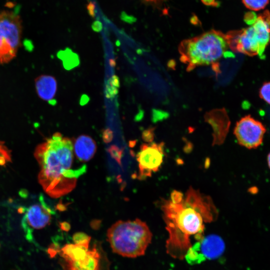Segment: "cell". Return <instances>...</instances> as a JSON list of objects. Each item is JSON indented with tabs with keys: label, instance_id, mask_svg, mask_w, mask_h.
I'll return each instance as SVG.
<instances>
[{
	"label": "cell",
	"instance_id": "cell-1",
	"mask_svg": "<svg viewBox=\"0 0 270 270\" xmlns=\"http://www.w3.org/2000/svg\"><path fill=\"white\" fill-rule=\"evenodd\" d=\"M164 218L168 237L166 242V252L176 259L183 260L192 246L190 238L197 241L203 238L204 222L216 218L208 200L198 191L191 188L186 197L174 190L170 199L162 205Z\"/></svg>",
	"mask_w": 270,
	"mask_h": 270
},
{
	"label": "cell",
	"instance_id": "cell-2",
	"mask_svg": "<svg viewBox=\"0 0 270 270\" xmlns=\"http://www.w3.org/2000/svg\"><path fill=\"white\" fill-rule=\"evenodd\" d=\"M34 156L40 167L38 181L53 198L70 192L76 186L77 178L86 171V165L72 168V142L58 132L37 146Z\"/></svg>",
	"mask_w": 270,
	"mask_h": 270
},
{
	"label": "cell",
	"instance_id": "cell-3",
	"mask_svg": "<svg viewBox=\"0 0 270 270\" xmlns=\"http://www.w3.org/2000/svg\"><path fill=\"white\" fill-rule=\"evenodd\" d=\"M229 49L226 34L212 30L184 40L178 51L180 61L190 70L202 66L212 65L215 68L216 66L217 68V62L230 53Z\"/></svg>",
	"mask_w": 270,
	"mask_h": 270
},
{
	"label": "cell",
	"instance_id": "cell-4",
	"mask_svg": "<svg viewBox=\"0 0 270 270\" xmlns=\"http://www.w3.org/2000/svg\"><path fill=\"white\" fill-rule=\"evenodd\" d=\"M106 235L114 252L132 258L144 254L152 236L146 224L138 218L116 222Z\"/></svg>",
	"mask_w": 270,
	"mask_h": 270
},
{
	"label": "cell",
	"instance_id": "cell-5",
	"mask_svg": "<svg viewBox=\"0 0 270 270\" xmlns=\"http://www.w3.org/2000/svg\"><path fill=\"white\" fill-rule=\"evenodd\" d=\"M229 48L249 56L260 55L270 43V28L256 22L250 27L226 34Z\"/></svg>",
	"mask_w": 270,
	"mask_h": 270
},
{
	"label": "cell",
	"instance_id": "cell-6",
	"mask_svg": "<svg viewBox=\"0 0 270 270\" xmlns=\"http://www.w3.org/2000/svg\"><path fill=\"white\" fill-rule=\"evenodd\" d=\"M266 128L262 124L248 115L236 124L234 133L238 144L248 149H255L263 142Z\"/></svg>",
	"mask_w": 270,
	"mask_h": 270
},
{
	"label": "cell",
	"instance_id": "cell-7",
	"mask_svg": "<svg viewBox=\"0 0 270 270\" xmlns=\"http://www.w3.org/2000/svg\"><path fill=\"white\" fill-rule=\"evenodd\" d=\"M224 242L219 236L210 234L192 246L184 258L190 264H198L206 259L218 258L224 252Z\"/></svg>",
	"mask_w": 270,
	"mask_h": 270
},
{
	"label": "cell",
	"instance_id": "cell-8",
	"mask_svg": "<svg viewBox=\"0 0 270 270\" xmlns=\"http://www.w3.org/2000/svg\"><path fill=\"white\" fill-rule=\"evenodd\" d=\"M164 158V142L143 144L136 154L138 164L139 178L150 177L153 172L158 171Z\"/></svg>",
	"mask_w": 270,
	"mask_h": 270
},
{
	"label": "cell",
	"instance_id": "cell-9",
	"mask_svg": "<svg viewBox=\"0 0 270 270\" xmlns=\"http://www.w3.org/2000/svg\"><path fill=\"white\" fill-rule=\"evenodd\" d=\"M63 270H110V262L100 243L96 242L86 256L76 261L61 259Z\"/></svg>",
	"mask_w": 270,
	"mask_h": 270
},
{
	"label": "cell",
	"instance_id": "cell-10",
	"mask_svg": "<svg viewBox=\"0 0 270 270\" xmlns=\"http://www.w3.org/2000/svg\"><path fill=\"white\" fill-rule=\"evenodd\" d=\"M22 25L20 16L10 11L0 12V36L16 50L21 46Z\"/></svg>",
	"mask_w": 270,
	"mask_h": 270
},
{
	"label": "cell",
	"instance_id": "cell-11",
	"mask_svg": "<svg viewBox=\"0 0 270 270\" xmlns=\"http://www.w3.org/2000/svg\"><path fill=\"white\" fill-rule=\"evenodd\" d=\"M24 218V226L32 229H42L50 224L53 212L45 202L42 196L40 198V203L30 206L25 210Z\"/></svg>",
	"mask_w": 270,
	"mask_h": 270
},
{
	"label": "cell",
	"instance_id": "cell-12",
	"mask_svg": "<svg viewBox=\"0 0 270 270\" xmlns=\"http://www.w3.org/2000/svg\"><path fill=\"white\" fill-rule=\"evenodd\" d=\"M73 145L76 156L81 162H88L96 152V142L89 136H80Z\"/></svg>",
	"mask_w": 270,
	"mask_h": 270
},
{
	"label": "cell",
	"instance_id": "cell-13",
	"mask_svg": "<svg viewBox=\"0 0 270 270\" xmlns=\"http://www.w3.org/2000/svg\"><path fill=\"white\" fill-rule=\"evenodd\" d=\"M35 87L38 96L48 101L54 99L57 90V82L54 77L40 75L35 79Z\"/></svg>",
	"mask_w": 270,
	"mask_h": 270
},
{
	"label": "cell",
	"instance_id": "cell-14",
	"mask_svg": "<svg viewBox=\"0 0 270 270\" xmlns=\"http://www.w3.org/2000/svg\"><path fill=\"white\" fill-rule=\"evenodd\" d=\"M90 242L67 244L60 249L58 254L62 260L76 261L83 258L89 250Z\"/></svg>",
	"mask_w": 270,
	"mask_h": 270
},
{
	"label": "cell",
	"instance_id": "cell-15",
	"mask_svg": "<svg viewBox=\"0 0 270 270\" xmlns=\"http://www.w3.org/2000/svg\"><path fill=\"white\" fill-rule=\"evenodd\" d=\"M57 56L60 59L62 60L64 67L66 70H70L78 66L80 64L78 55L69 48L60 50Z\"/></svg>",
	"mask_w": 270,
	"mask_h": 270
},
{
	"label": "cell",
	"instance_id": "cell-16",
	"mask_svg": "<svg viewBox=\"0 0 270 270\" xmlns=\"http://www.w3.org/2000/svg\"><path fill=\"white\" fill-rule=\"evenodd\" d=\"M16 52L6 38L0 36V64L11 61L16 56Z\"/></svg>",
	"mask_w": 270,
	"mask_h": 270
},
{
	"label": "cell",
	"instance_id": "cell-17",
	"mask_svg": "<svg viewBox=\"0 0 270 270\" xmlns=\"http://www.w3.org/2000/svg\"><path fill=\"white\" fill-rule=\"evenodd\" d=\"M270 0H242L248 8L258 11L264 9L268 4Z\"/></svg>",
	"mask_w": 270,
	"mask_h": 270
},
{
	"label": "cell",
	"instance_id": "cell-18",
	"mask_svg": "<svg viewBox=\"0 0 270 270\" xmlns=\"http://www.w3.org/2000/svg\"><path fill=\"white\" fill-rule=\"evenodd\" d=\"M260 96L266 102L270 104V82H264L260 88Z\"/></svg>",
	"mask_w": 270,
	"mask_h": 270
},
{
	"label": "cell",
	"instance_id": "cell-19",
	"mask_svg": "<svg viewBox=\"0 0 270 270\" xmlns=\"http://www.w3.org/2000/svg\"><path fill=\"white\" fill-rule=\"evenodd\" d=\"M108 152L119 164H121V158L122 155V150L117 146L112 145L108 148Z\"/></svg>",
	"mask_w": 270,
	"mask_h": 270
},
{
	"label": "cell",
	"instance_id": "cell-20",
	"mask_svg": "<svg viewBox=\"0 0 270 270\" xmlns=\"http://www.w3.org/2000/svg\"><path fill=\"white\" fill-rule=\"evenodd\" d=\"M90 236L82 232H76L72 236L73 242L76 244L90 242Z\"/></svg>",
	"mask_w": 270,
	"mask_h": 270
},
{
	"label": "cell",
	"instance_id": "cell-21",
	"mask_svg": "<svg viewBox=\"0 0 270 270\" xmlns=\"http://www.w3.org/2000/svg\"><path fill=\"white\" fill-rule=\"evenodd\" d=\"M258 16L253 12H248L244 16V21L248 25L251 26L256 21Z\"/></svg>",
	"mask_w": 270,
	"mask_h": 270
},
{
	"label": "cell",
	"instance_id": "cell-22",
	"mask_svg": "<svg viewBox=\"0 0 270 270\" xmlns=\"http://www.w3.org/2000/svg\"><path fill=\"white\" fill-rule=\"evenodd\" d=\"M118 88L108 84L106 88V96L108 98H113L118 93Z\"/></svg>",
	"mask_w": 270,
	"mask_h": 270
},
{
	"label": "cell",
	"instance_id": "cell-23",
	"mask_svg": "<svg viewBox=\"0 0 270 270\" xmlns=\"http://www.w3.org/2000/svg\"><path fill=\"white\" fill-rule=\"evenodd\" d=\"M102 137L104 142H110L113 138L112 131L110 128L104 130L102 132Z\"/></svg>",
	"mask_w": 270,
	"mask_h": 270
},
{
	"label": "cell",
	"instance_id": "cell-24",
	"mask_svg": "<svg viewBox=\"0 0 270 270\" xmlns=\"http://www.w3.org/2000/svg\"><path fill=\"white\" fill-rule=\"evenodd\" d=\"M108 84L118 88H119L120 86L119 78L116 75H113L112 78L108 80Z\"/></svg>",
	"mask_w": 270,
	"mask_h": 270
},
{
	"label": "cell",
	"instance_id": "cell-25",
	"mask_svg": "<svg viewBox=\"0 0 270 270\" xmlns=\"http://www.w3.org/2000/svg\"><path fill=\"white\" fill-rule=\"evenodd\" d=\"M142 136L144 141L150 142L152 140V130H148L144 131Z\"/></svg>",
	"mask_w": 270,
	"mask_h": 270
},
{
	"label": "cell",
	"instance_id": "cell-26",
	"mask_svg": "<svg viewBox=\"0 0 270 270\" xmlns=\"http://www.w3.org/2000/svg\"><path fill=\"white\" fill-rule=\"evenodd\" d=\"M60 228L64 231H68L70 228V226L67 222H62L60 223Z\"/></svg>",
	"mask_w": 270,
	"mask_h": 270
},
{
	"label": "cell",
	"instance_id": "cell-27",
	"mask_svg": "<svg viewBox=\"0 0 270 270\" xmlns=\"http://www.w3.org/2000/svg\"><path fill=\"white\" fill-rule=\"evenodd\" d=\"M202 2L206 6H216L217 3L216 0H201Z\"/></svg>",
	"mask_w": 270,
	"mask_h": 270
},
{
	"label": "cell",
	"instance_id": "cell-28",
	"mask_svg": "<svg viewBox=\"0 0 270 270\" xmlns=\"http://www.w3.org/2000/svg\"><path fill=\"white\" fill-rule=\"evenodd\" d=\"M88 100L89 98L88 96L86 94H84L81 97L80 104L82 106L84 105L88 102Z\"/></svg>",
	"mask_w": 270,
	"mask_h": 270
},
{
	"label": "cell",
	"instance_id": "cell-29",
	"mask_svg": "<svg viewBox=\"0 0 270 270\" xmlns=\"http://www.w3.org/2000/svg\"><path fill=\"white\" fill-rule=\"evenodd\" d=\"M102 25L100 24V23H96V24H93L92 26V28L94 29V30L96 31V32H99L102 29Z\"/></svg>",
	"mask_w": 270,
	"mask_h": 270
},
{
	"label": "cell",
	"instance_id": "cell-30",
	"mask_svg": "<svg viewBox=\"0 0 270 270\" xmlns=\"http://www.w3.org/2000/svg\"><path fill=\"white\" fill-rule=\"evenodd\" d=\"M109 63L112 67H114L116 66V61L114 59H110L109 60Z\"/></svg>",
	"mask_w": 270,
	"mask_h": 270
},
{
	"label": "cell",
	"instance_id": "cell-31",
	"mask_svg": "<svg viewBox=\"0 0 270 270\" xmlns=\"http://www.w3.org/2000/svg\"><path fill=\"white\" fill-rule=\"evenodd\" d=\"M267 162L269 168H270V152L268 153L267 156Z\"/></svg>",
	"mask_w": 270,
	"mask_h": 270
},
{
	"label": "cell",
	"instance_id": "cell-32",
	"mask_svg": "<svg viewBox=\"0 0 270 270\" xmlns=\"http://www.w3.org/2000/svg\"><path fill=\"white\" fill-rule=\"evenodd\" d=\"M148 1H150V2H155V1H156L158 0H146Z\"/></svg>",
	"mask_w": 270,
	"mask_h": 270
}]
</instances>
